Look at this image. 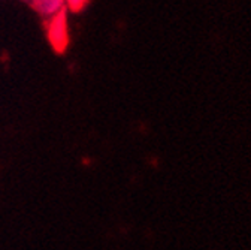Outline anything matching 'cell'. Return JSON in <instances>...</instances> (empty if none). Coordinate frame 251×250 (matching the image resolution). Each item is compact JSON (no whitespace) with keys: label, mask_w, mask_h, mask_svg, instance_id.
Returning a JSON list of instances; mask_svg holds the SVG:
<instances>
[{"label":"cell","mask_w":251,"mask_h":250,"mask_svg":"<svg viewBox=\"0 0 251 250\" xmlns=\"http://www.w3.org/2000/svg\"><path fill=\"white\" fill-rule=\"evenodd\" d=\"M63 5H65V0H35L36 9L48 18L58 15L63 11Z\"/></svg>","instance_id":"cell-1"},{"label":"cell","mask_w":251,"mask_h":250,"mask_svg":"<svg viewBox=\"0 0 251 250\" xmlns=\"http://www.w3.org/2000/svg\"><path fill=\"white\" fill-rule=\"evenodd\" d=\"M65 2L69 5V8H71V9L78 11V9H81V8L85 5L87 0H65Z\"/></svg>","instance_id":"cell-2"}]
</instances>
